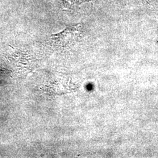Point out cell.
Here are the masks:
<instances>
[{
  "instance_id": "1",
  "label": "cell",
  "mask_w": 158,
  "mask_h": 158,
  "mask_svg": "<svg viewBox=\"0 0 158 158\" xmlns=\"http://www.w3.org/2000/svg\"><path fill=\"white\" fill-rule=\"evenodd\" d=\"M80 24L69 26L62 32L53 35L50 39L51 45L56 49H63L73 45L81 36Z\"/></svg>"
}]
</instances>
